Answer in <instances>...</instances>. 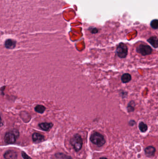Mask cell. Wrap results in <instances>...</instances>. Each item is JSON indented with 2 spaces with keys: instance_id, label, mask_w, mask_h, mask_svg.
Returning <instances> with one entry per match:
<instances>
[{
  "instance_id": "1",
  "label": "cell",
  "mask_w": 158,
  "mask_h": 159,
  "mask_svg": "<svg viewBox=\"0 0 158 159\" xmlns=\"http://www.w3.org/2000/svg\"><path fill=\"white\" fill-rule=\"evenodd\" d=\"M90 140L93 144L99 147L103 146L106 142L103 135L98 132H94L91 135Z\"/></svg>"
},
{
  "instance_id": "2",
  "label": "cell",
  "mask_w": 158,
  "mask_h": 159,
  "mask_svg": "<svg viewBox=\"0 0 158 159\" xmlns=\"http://www.w3.org/2000/svg\"><path fill=\"white\" fill-rule=\"evenodd\" d=\"M115 53L117 56L121 59L126 58L128 55V47L125 43L121 42L116 47Z\"/></svg>"
},
{
  "instance_id": "3",
  "label": "cell",
  "mask_w": 158,
  "mask_h": 159,
  "mask_svg": "<svg viewBox=\"0 0 158 159\" xmlns=\"http://www.w3.org/2000/svg\"><path fill=\"white\" fill-rule=\"evenodd\" d=\"M19 137V132L17 130L14 129L7 132L4 137V141L7 144H13Z\"/></svg>"
},
{
  "instance_id": "4",
  "label": "cell",
  "mask_w": 158,
  "mask_h": 159,
  "mask_svg": "<svg viewBox=\"0 0 158 159\" xmlns=\"http://www.w3.org/2000/svg\"><path fill=\"white\" fill-rule=\"evenodd\" d=\"M70 143L75 150L79 151L82 148L83 140L79 135L76 134L71 139Z\"/></svg>"
},
{
  "instance_id": "5",
  "label": "cell",
  "mask_w": 158,
  "mask_h": 159,
  "mask_svg": "<svg viewBox=\"0 0 158 159\" xmlns=\"http://www.w3.org/2000/svg\"><path fill=\"white\" fill-rule=\"evenodd\" d=\"M136 51L143 56H147L152 54L153 50L152 47L148 45L140 44L136 47Z\"/></svg>"
},
{
  "instance_id": "6",
  "label": "cell",
  "mask_w": 158,
  "mask_h": 159,
  "mask_svg": "<svg viewBox=\"0 0 158 159\" xmlns=\"http://www.w3.org/2000/svg\"><path fill=\"white\" fill-rule=\"evenodd\" d=\"M156 149L153 146H148L145 149V154L148 157H152L155 155Z\"/></svg>"
},
{
  "instance_id": "7",
  "label": "cell",
  "mask_w": 158,
  "mask_h": 159,
  "mask_svg": "<svg viewBox=\"0 0 158 159\" xmlns=\"http://www.w3.org/2000/svg\"><path fill=\"white\" fill-rule=\"evenodd\" d=\"M4 157L6 159H17V154L13 150H9L4 154Z\"/></svg>"
},
{
  "instance_id": "8",
  "label": "cell",
  "mask_w": 158,
  "mask_h": 159,
  "mask_svg": "<svg viewBox=\"0 0 158 159\" xmlns=\"http://www.w3.org/2000/svg\"><path fill=\"white\" fill-rule=\"evenodd\" d=\"M33 141L36 143H38L42 142L44 140L45 137L44 135L39 133H35L32 136Z\"/></svg>"
},
{
  "instance_id": "9",
  "label": "cell",
  "mask_w": 158,
  "mask_h": 159,
  "mask_svg": "<svg viewBox=\"0 0 158 159\" xmlns=\"http://www.w3.org/2000/svg\"><path fill=\"white\" fill-rule=\"evenodd\" d=\"M147 41L154 49L158 47V38L155 36H151L147 40Z\"/></svg>"
},
{
  "instance_id": "10",
  "label": "cell",
  "mask_w": 158,
  "mask_h": 159,
  "mask_svg": "<svg viewBox=\"0 0 158 159\" xmlns=\"http://www.w3.org/2000/svg\"><path fill=\"white\" fill-rule=\"evenodd\" d=\"M39 126L43 130L47 131L51 129L53 126V124L51 123H48V122H43V123L39 124Z\"/></svg>"
},
{
  "instance_id": "11",
  "label": "cell",
  "mask_w": 158,
  "mask_h": 159,
  "mask_svg": "<svg viewBox=\"0 0 158 159\" xmlns=\"http://www.w3.org/2000/svg\"><path fill=\"white\" fill-rule=\"evenodd\" d=\"M132 80V76L129 73H125L121 76V82L123 83H127Z\"/></svg>"
},
{
  "instance_id": "12",
  "label": "cell",
  "mask_w": 158,
  "mask_h": 159,
  "mask_svg": "<svg viewBox=\"0 0 158 159\" xmlns=\"http://www.w3.org/2000/svg\"><path fill=\"white\" fill-rule=\"evenodd\" d=\"M4 45L7 49H13L15 47L16 41L11 39H8L6 41Z\"/></svg>"
},
{
  "instance_id": "13",
  "label": "cell",
  "mask_w": 158,
  "mask_h": 159,
  "mask_svg": "<svg viewBox=\"0 0 158 159\" xmlns=\"http://www.w3.org/2000/svg\"><path fill=\"white\" fill-rule=\"evenodd\" d=\"M136 103L134 101H131L128 104L127 106V111L128 113H132L135 111Z\"/></svg>"
},
{
  "instance_id": "14",
  "label": "cell",
  "mask_w": 158,
  "mask_h": 159,
  "mask_svg": "<svg viewBox=\"0 0 158 159\" xmlns=\"http://www.w3.org/2000/svg\"><path fill=\"white\" fill-rule=\"evenodd\" d=\"M139 128L141 132L145 133L148 130V126L144 122L141 121L140 122L139 124Z\"/></svg>"
},
{
  "instance_id": "15",
  "label": "cell",
  "mask_w": 158,
  "mask_h": 159,
  "mask_svg": "<svg viewBox=\"0 0 158 159\" xmlns=\"http://www.w3.org/2000/svg\"><path fill=\"white\" fill-rule=\"evenodd\" d=\"M45 110V107L43 106V105H40L36 106L35 108V111L36 112L40 113V114H42V113H44Z\"/></svg>"
},
{
  "instance_id": "16",
  "label": "cell",
  "mask_w": 158,
  "mask_h": 159,
  "mask_svg": "<svg viewBox=\"0 0 158 159\" xmlns=\"http://www.w3.org/2000/svg\"><path fill=\"white\" fill-rule=\"evenodd\" d=\"M150 26L152 29L154 30H158V20L155 19L153 20L150 23Z\"/></svg>"
},
{
  "instance_id": "17",
  "label": "cell",
  "mask_w": 158,
  "mask_h": 159,
  "mask_svg": "<svg viewBox=\"0 0 158 159\" xmlns=\"http://www.w3.org/2000/svg\"><path fill=\"white\" fill-rule=\"evenodd\" d=\"M119 95L122 99H125L128 97V92L123 90H121L119 91Z\"/></svg>"
},
{
  "instance_id": "18",
  "label": "cell",
  "mask_w": 158,
  "mask_h": 159,
  "mask_svg": "<svg viewBox=\"0 0 158 159\" xmlns=\"http://www.w3.org/2000/svg\"><path fill=\"white\" fill-rule=\"evenodd\" d=\"M21 155H22V157L24 159H32L24 152H22Z\"/></svg>"
},
{
  "instance_id": "19",
  "label": "cell",
  "mask_w": 158,
  "mask_h": 159,
  "mask_svg": "<svg viewBox=\"0 0 158 159\" xmlns=\"http://www.w3.org/2000/svg\"><path fill=\"white\" fill-rule=\"evenodd\" d=\"M135 124H136V122L134 120H130L129 121V125L130 126H134Z\"/></svg>"
},
{
  "instance_id": "20",
  "label": "cell",
  "mask_w": 158,
  "mask_h": 159,
  "mask_svg": "<svg viewBox=\"0 0 158 159\" xmlns=\"http://www.w3.org/2000/svg\"><path fill=\"white\" fill-rule=\"evenodd\" d=\"M99 159H108L105 157H102V158H100Z\"/></svg>"
}]
</instances>
